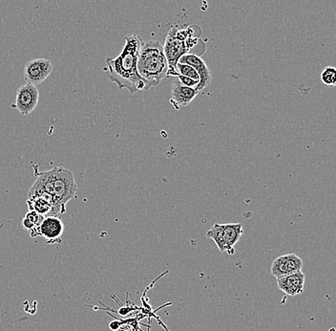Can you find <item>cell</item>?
Masks as SVG:
<instances>
[{"instance_id": "cell-1", "label": "cell", "mask_w": 336, "mask_h": 331, "mask_svg": "<svg viewBox=\"0 0 336 331\" xmlns=\"http://www.w3.org/2000/svg\"><path fill=\"white\" fill-rule=\"evenodd\" d=\"M143 42L139 35L128 34L120 56L106 59L110 81L117 83L119 90L127 89L131 95L152 87L138 72V58Z\"/></svg>"}, {"instance_id": "cell-2", "label": "cell", "mask_w": 336, "mask_h": 331, "mask_svg": "<svg viewBox=\"0 0 336 331\" xmlns=\"http://www.w3.org/2000/svg\"><path fill=\"white\" fill-rule=\"evenodd\" d=\"M30 190L50 194L56 205L65 213L66 204L76 197L78 186L72 171L63 167H56L50 171L39 172Z\"/></svg>"}, {"instance_id": "cell-3", "label": "cell", "mask_w": 336, "mask_h": 331, "mask_svg": "<svg viewBox=\"0 0 336 331\" xmlns=\"http://www.w3.org/2000/svg\"><path fill=\"white\" fill-rule=\"evenodd\" d=\"M138 72L143 79L156 86L168 77V63L164 46L159 41H144L138 58Z\"/></svg>"}, {"instance_id": "cell-4", "label": "cell", "mask_w": 336, "mask_h": 331, "mask_svg": "<svg viewBox=\"0 0 336 331\" xmlns=\"http://www.w3.org/2000/svg\"><path fill=\"white\" fill-rule=\"evenodd\" d=\"M172 28L166 37L164 51L168 63V77H177L176 65L183 55L189 54L194 46L198 44V37H194L191 30Z\"/></svg>"}, {"instance_id": "cell-5", "label": "cell", "mask_w": 336, "mask_h": 331, "mask_svg": "<svg viewBox=\"0 0 336 331\" xmlns=\"http://www.w3.org/2000/svg\"><path fill=\"white\" fill-rule=\"evenodd\" d=\"M243 234L244 230L241 223H216L206 232V237L215 242L220 252L234 255V247Z\"/></svg>"}, {"instance_id": "cell-6", "label": "cell", "mask_w": 336, "mask_h": 331, "mask_svg": "<svg viewBox=\"0 0 336 331\" xmlns=\"http://www.w3.org/2000/svg\"><path fill=\"white\" fill-rule=\"evenodd\" d=\"M52 71L53 64L49 59L34 58L25 64L23 76L27 83L37 85L44 81L51 75Z\"/></svg>"}, {"instance_id": "cell-7", "label": "cell", "mask_w": 336, "mask_h": 331, "mask_svg": "<svg viewBox=\"0 0 336 331\" xmlns=\"http://www.w3.org/2000/svg\"><path fill=\"white\" fill-rule=\"evenodd\" d=\"M39 100V91L36 85L27 83L19 87L15 98V108L21 115L31 114L37 106Z\"/></svg>"}, {"instance_id": "cell-8", "label": "cell", "mask_w": 336, "mask_h": 331, "mask_svg": "<svg viewBox=\"0 0 336 331\" xmlns=\"http://www.w3.org/2000/svg\"><path fill=\"white\" fill-rule=\"evenodd\" d=\"M303 265L304 263L301 258L297 255H283L276 258L271 264V275L277 279L284 276L294 274L302 270Z\"/></svg>"}, {"instance_id": "cell-9", "label": "cell", "mask_w": 336, "mask_h": 331, "mask_svg": "<svg viewBox=\"0 0 336 331\" xmlns=\"http://www.w3.org/2000/svg\"><path fill=\"white\" fill-rule=\"evenodd\" d=\"M179 62L188 64L197 71L200 77V82L198 86L195 88L197 91H202L204 88H206L207 86L211 84V80H212L211 71L201 57H199L196 54H186L179 58Z\"/></svg>"}, {"instance_id": "cell-10", "label": "cell", "mask_w": 336, "mask_h": 331, "mask_svg": "<svg viewBox=\"0 0 336 331\" xmlns=\"http://www.w3.org/2000/svg\"><path fill=\"white\" fill-rule=\"evenodd\" d=\"M64 224L59 217H46L38 229V236L43 237L48 243H60Z\"/></svg>"}, {"instance_id": "cell-11", "label": "cell", "mask_w": 336, "mask_h": 331, "mask_svg": "<svg viewBox=\"0 0 336 331\" xmlns=\"http://www.w3.org/2000/svg\"><path fill=\"white\" fill-rule=\"evenodd\" d=\"M199 94L195 88H191L180 83L177 78L173 81L171 87L170 103L175 109H179L181 106H187Z\"/></svg>"}, {"instance_id": "cell-12", "label": "cell", "mask_w": 336, "mask_h": 331, "mask_svg": "<svg viewBox=\"0 0 336 331\" xmlns=\"http://www.w3.org/2000/svg\"><path fill=\"white\" fill-rule=\"evenodd\" d=\"M305 274L299 271L294 274L277 278V286L286 295L295 297L303 294L305 287Z\"/></svg>"}, {"instance_id": "cell-13", "label": "cell", "mask_w": 336, "mask_h": 331, "mask_svg": "<svg viewBox=\"0 0 336 331\" xmlns=\"http://www.w3.org/2000/svg\"><path fill=\"white\" fill-rule=\"evenodd\" d=\"M45 217L37 214L34 211H29L21 221V227L30 233V236L34 238L38 236V229Z\"/></svg>"}, {"instance_id": "cell-14", "label": "cell", "mask_w": 336, "mask_h": 331, "mask_svg": "<svg viewBox=\"0 0 336 331\" xmlns=\"http://www.w3.org/2000/svg\"><path fill=\"white\" fill-rule=\"evenodd\" d=\"M176 72H177V76L178 75H181V76L190 78L192 80L200 82V77H199L197 71L193 68L192 66H190V65H188V64L178 62L177 65H176Z\"/></svg>"}, {"instance_id": "cell-15", "label": "cell", "mask_w": 336, "mask_h": 331, "mask_svg": "<svg viewBox=\"0 0 336 331\" xmlns=\"http://www.w3.org/2000/svg\"><path fill=\"white\" fill-rule=\"evenodd\" d=\"M321 80L327 86H336V68L327 66L321 73Z\"/></svg>"}, {"instance_id": "cell-16", "label": "cell", "mask_w": 336, "mask_h": 331, "mask_svg": "<svg viewBox=\"0 0 336 331\" xmlns=\"http://www.w3.org/2000/svg\"><path fill=\"white\" fill-rule=\"evenodd\" d=\"M122 325H123V324H122V321L120 320V319H119V320L117 319V320L112 321V322L109 324V329L113 331H119V330L121 329Z\"/></svg>"}, {"instance_id": "cell-17", "label": "cell", "mask_w": 336, "mask_h": 331, "mask_svg": "<svg viewBox=\"0 0 336 331\" xmlns=\"http://www.w3.org/2000/svg\"><path fill=\"white\" fill-rule=\"evenodd\" d=\"M131 311H133V310L129 307H122L121 309H119V314L121 316H125V315L129 314Z\"/></svg>"}]
</instances>
